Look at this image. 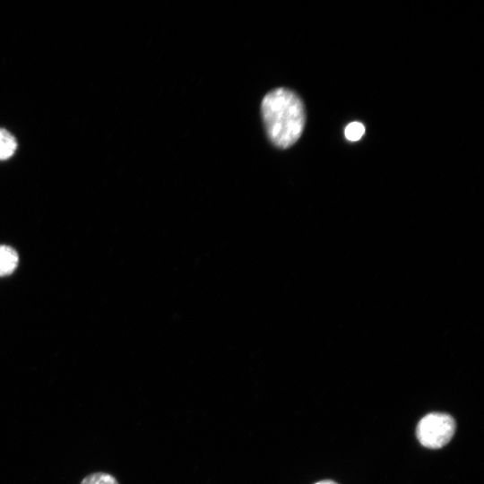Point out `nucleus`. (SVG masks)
<instances>
[{
  "label": "nucleus",
  "instance_id": "obj_1",
  "mask_svg": "<svg viewBox=\"0 0 484 484\" xmlns=\"http://www.w3.org/2000/svg\"><path fill=\"white\" fill-rule=\"evenodd\" d=\"M262 117L270 141L286 149L301 136L306 113L301 99L292 91L277 88L269 91L261 104Z\"/></svg>",
  "mask_w": 484,
  "mask_h": 484
},
{
  "label": "nucleus",
  "instance_id": "obj_2",
  "mask_svg": "<svg viewBox=\"0 0 484 484\" xmlns=\"http://www.w3.org/2000/svg\"><path fill=\"white\" fill-rule=\"evenodd\" d=\"M455 428V420L451 415L432 412L419 420L416 428V436L423 446L429 449H438L449 443Z\"/></svg>",
  "mask_w": 484,
  "mask_h": 484
},
{
  "label": "nucleus",
  "instance_id": "obj_3",
  "mask_svg": "<svg viewBox=\"0 0 484 484\" xmlns=\"http://www.w3.org/2000/svg\"><path fill=\"white\" fill-rule=\"evenodd\" d=\"M19 255L11 246L0 245V277L13 273L17 268Z\"/></svg>",
  "mask_w": 484,
  "mask_h": 484
},
{
  "label": "nucleus",
  "instance_id": "obj_4",
  "mask_svg": "<svg viewBox=\"0 0 484 484\" xmlns=\"http://www.w3.org/2000/svg\"><path fill=\"white\" fill-rule=\"evenodd\" d=\"M17 148V142L7 130L0 127V160L9 159Z\"/></svg>",
  "mask_w": 484,
  "mask_h": 484
},
{
  "label": "nucleus",
  "instance_id": "obj_5",
  "mask_svg": "<svg viewBox=\"0 0 484 484\" xmlns=\"http://www.w3.org/2000/svg\"><path fill=\"white\" fill-rule=\"evenodd\" d=\"M80 484H118V482L109 473L93 472L84 477Z\"/></svg>",
  "mask_w": 484,
  "mask_h": 484
},
{
  "label": "nucleus",
  "instance_id": "obj_6",
  "mask_svg": "<svg viewBox=\"0 0 484 484\" xmlns=\"http://www.w3.org/2000/svg\"><path fill=\"white\" fill-rule=\"evenodd\" d=\"M365 133V126L359 122L350 123L344 131L345 136L349 141H359Z\"/></svg>",
  "mask_w": 484,
  "mask_h": 484
},
{
  "label": "nucleus",
  "instance_id": "obj_7",
  "mask_svg": "<svg viewBox=\"0 0 484 484\" xmlns=\"http://www.w3.org/2000/svg\"><path fill=\"white\" fill-rule=\"evenodd\" d=\"M315 484H338V483L334 482L333 480H324L318 481V482H316Z\"/></svg>",
  "mask_w": 484,
  "mask_h": 484
}]
</instances>
